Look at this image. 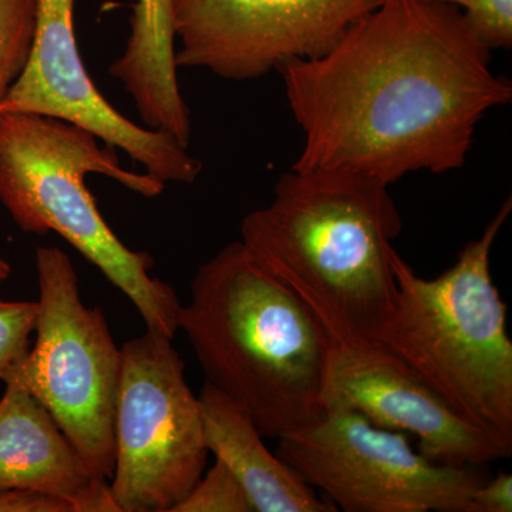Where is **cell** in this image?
<instances>
[{
	"instance_id": "6da1fadb",
	"label": "cell",
	"mask_w": 512,
	"mask_h": 512,
	"mask_svg": "<svg viewBox=\"0 0 512 512\" xmlns=\"http://www.w3.org/2000/svg\"><path fill=\"white\" fill-rule=\"evenodd\" d=\"M491 50L456 6L383 0L325 55L278 73L303 146L292 168L392 185L460 170L488 111L512 101Z\"/></svg>"
},
{
	"instance_id": "7a4b0ae2",
	"label": "cell",
	"mask_w": 512,
	"mask_h": 512,
	"mask_svg": "<svg viewBox=\"0 0 512 512\" xmlns=\"http://www.w3.org/2000/svg\"><path fill=\"white\" fill-rule=\"evenodd\" d=\"M403 224L389 185L292 168L249 212L241 242L319 320L335 346L379 343L396 305L390 252Z\"/></svg>"
},
{
	"instance_id": "3957f363",
	"label": "cell",
	"mask_w": 512,
	"mask_h": 512,
	"mask_svg": "<svg viewBox=\"0 0 512 512\" xmlns=\"http://www.w3.org/2000/svg\"><path fill=\"white\" fill-rule=\"evenodd\" d=\"M178 330L207 382L241 407L262 436L281 439L325 413L333 342L241 239L198 268Z\"/></svg>"
},
{
	"instance_id": "277c9868",
	"label": "cell",
	"mask_w": 512,
	"mask_h": 512,
	"mask_svg": "<svg viewBox=\"0 0 512 512\" xmlns=\"http://www.w3.org/2000/svg\"><path fill=\"white\" fill-rule=\"evenodd\" d=\"M116 148L79 126L35 113H0V202L25 234L60 235L136 306L147 329L174 339L181 302L154 278L153 256L114 234L86 177L100 174L144 198L165 184L121 167Z\"/></svg>"
},
{
	"instance_id": "5b68a950",
	"label": "cell",
	"mask_w": 512,
	"mask_h": 512,
	"mask_svg": "<svg viewBox=\"0 0 512 512\" xmlns=\"http://www.w3.org/2000/svg\"><path fill=\"white\" fill-rule=\"evenodd\" d=\"M511 197L453 266L421 278L390 252L397 296L380 345L403 360L464 419L512 441V342L507 305L491 278V249Z\"/></svg>"
},
{
	"instance_id": "8992f818",
	"label": "cell",
	"mask_w": 512,
	"mask_h": 512,
	"mask_svg": "<svg viewBox=\"0 0 512 512\" xmlns=\"http://www.w3.org/2000/svg\"><path fill=\"white\" fill-rule=\"evenodd\" d=\"M39 286L35 345L0 380H19L52 414L93 476L114 471V419L121 348L97 306L83 302L72 259L36 249Z\"/></svg>"
},
{
	"instance_id": "52a82bcc",
	"label": "cell",
	"mask_w": 512,
	"mask_h": 512,
	"mask_svg": "<svg viewBox=\"0 0 512 512\" xmlns=\"http://www.w3.org/2000/svg\"><path fill=\"white\" fill-rule=\"evenodd\" d=\"M201 406L173 338L147 329L121 346L110 490L120 512H173L207 466Z\"/></svg>"
},
{
	"instance_id": "ba28073f",
	"label": "cell",
	"mask_w": 512,
	"mask_h": 512,
	"mask_svg": "<svg viewBox=\"0 0 512 512\" xmlns=\"http://www.w3.org/2000/svg\"><path fill=\"white\" fill-rule=\"evenodd\" d=\"M278 440L279 456L346 512H474L471 498L485 481L476 467L431 461L409 434L350 410H326Z\"/></svg>"
},
{
	"instance_id": "9c48e42d",
	"label": "cell",
	"mask_w": 512,
	"mask_h": 512,
	"mask_svg": "<svg viewBox=\"0 0 512 512\" xmlns=\"http://www.w3.org/2000/svg\"><path fill=\"white\" fill-rule=\"evenodd\" d=\"M383 0H171L178 69L231 82L329 52Z\"/></svg>"
},
{
	"instance_id": "30bf717a",
	"label": "cell",
	"mask_w": 512,
	"mask_h": 512,
	"mask_svg": "<svg viewBox=\"0 0 512 512\" xmlns=\"http://www.w3.org/2000/svg\"><path fill=\"white\" fill-rule=\"evenodd\" d=\"M74 5L76 0H35L28 63L0 104V113L67 121L124 151L160 183H195L202 164L188 153V146L165 131L138 126L97 89L77 43Z\"/></svg>"
},
{
	"instance_id": "8fae6325",
	"label": "cell",
	"mask_w": 512,
	"mask_h": 512,
	"mask_svg": "<svg viewBox=\"0 0 512 512\" xmlns=\"http://www.w3.org/2000/svg\"><path fill=\"white\" fill-rule=\"evenodd\" d=\"M326 410H350L383 429L412 434L424 457L446 466L483 467L512 453V441L464 419L380 343L333 345Z\"/></svg>"
},
{
	"instance_id": "7c38bea8",
	"label": "cell",
	"mask_w": 512,
	"mask_h": 512,
	"mask_svg": "<svg viewBox=\"0 0 512 512\" xmlns=\"http://www.w3.org/2000/svg\"><path fill=\"white\" fill-rule=\"evenodd\" d=\"M0 490L62 498L74 512H120L110 481L93 476L52 414L19 380H3Z\"/></svg>"
},
{
	"instance_id": "4fadbf2b",
	"label": "cell",
	"mask_w": 512,
	"mask_h": 512,
	"mask_svg": "<svg viewBox=\"0 0 512 512\" xmlns=\"http://www.w3.org/2000/svg\"><path fill=\"white\" fill-rule=\"evenodd\" d=\"M198 400L208 453L234 474L252 511H336L284 458L269 451L251 417L221 390L205 382Z\"/></svg>"
},
{
	"instance_id": "5bb4252c",
	"label": "cell",
	"mask_w": 512,
	"mask_h": 512,
	"mask_svg": "<svg viewBox=\"0 0 512 512\" xmlns=\"http://www.w3.org/2000/svg\"><path fill=\"white\" fill-rule=\"evenodd\" d=\"M144 126L188 146L191 113L178 83L171 0H137L123 53L110 64Z\"/></svg>"
},
{
	"instance_id": "9a60e30c",
	"label": "cell",
	"mask_w": 512,
	"mask_h": 512,
	"mask_svg": "<svg viewBox=\"0 0 512 512\" xmlns=\"http://www.w3.org/2000/svg\"><path fill=\"white\" fill-rule=\"evenodd\" d=\"M35 0H0V104L28 63Z\"/></svg>"
},
{
	"instance_id": "2e32d148",
	"label": "cell",
	"mask_w": 512,
	"mask_h": 512,
	"mask_svg": "<svg viewBox=\"0 0 512 512\" xmlns=\"http://www.w3.org/2000/svg\"><path fill=\"white\" fill-rule=\"evenodd\" d=\"M173 512H254L247 493L229 468L215 460Z\"/></svg>"
},
{
	"instance_id": "e0dca14e",
	"label": "cell",
	"mask_w": 512,
	"mask_h": 512,
	"mask_svg": "<svg viewBox=\"0 0 512 512\" xmlns=\"http://www.w3.org/2000/svg\"><path fill=\"white\" fill-rule=\"evenodd\" d=\"M456 6L488 50L512 49V0H431Z\"/></svg>"
},
{
	"instance_id": "ac0fdd59",
	"label": "cell",
	"mask_w": 512,
	"mask_h": 512,
	"mask_svg": "<svg viewBox=\"0 0 512 512\" xmlns=\"http://www.w3.org/2000/svg\"><path fill=\"white\" fill-rule=\"evenodd\" d=\"M36 318V301L0 299V377L29 352Z\"/></svg>"
},
{
	"instance_id": "d6986e66",
	"label": "cell",
	"mask_w": 512,
	"mask_h": 512,
	"mask_svg": "<svg viewBox=\"0 0 512 512\" xmlns=\"http://www.w3.org/2000/svg\"><path fill=\"white\" fill-rule=\"evenodd\" d=\"M0 512H74L62 498L35 491L0 490Z\"/></svg>"
},
{
	"instance_id": "ffe728a7",
	"label": "cell",
	"mask_w": 512,
	"mask_h": 512,
	"mask_svg": "<svg viewBox=\"0 0 512 512\" xmlns=\"http://www.w3.org/2000/svg\"><path fill=\"white\" fill-rule=\"evenodd\" d=\"M474 512H511L512 511V476L501 473L493 480H485L474 491Z\"/></svg>"
},
{
	"instance_id": "44dd1931",
	"label": "cell",
	"mask_w": 512,
	"mask_h": 512,
	"mask_svg": "<svg viewBox=\"0 0 512 512\" xmlns=\"http://www.w3.org/2000/svg\"><path fill=\"white\" fill-rule=\"evenodd\" d=\"M10 274H12V266L0 255V284L8 281Z\"/></svg>"
}]
</instances>
